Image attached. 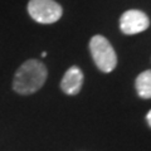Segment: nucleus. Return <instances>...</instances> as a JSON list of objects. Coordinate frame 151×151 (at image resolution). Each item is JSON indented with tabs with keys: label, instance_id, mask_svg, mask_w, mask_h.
Wrapping results in <instances>:
<instances>
[{
	"label": "nucleus",
	"instance_id": "1",
	"mask_svg": "<svg viewBox=\"0 0 151 151\" xmlns=\"http://www.w3.org/2000/svg\"><path fill=\"white\" fill-rule=\"evenodd\" d=\"M48 70L38 59H28L23 63L14 74L13 89L19 94H32L43 87Z\"/></svg>",
	"mask_w": 151,
	"mask_h": 151
},
{
	"label": "nucleus",
	"instance_id": "2",
	"mask_svg": "<svg viewBox=\"0 0 151 151\" xmlns=\"http://www.w3.org/2000/svg\"><path fill=\"white\" fill-rule=\"evenodd\" d=\"M89 52L97 68L110 73L117 65V55L111 43L103 35H93L89 40Z\"/></svg>",
	"mask_w": 151,
	"mask_h": 151
},
{
	"label": "nucleus",
	"instance_id": "3",
	"mask_svg": "<svg viewBox=\"0 0 151 151\" xmlns=\"http://www.w3.org/2000/svg\"><path fill=\"white\" fill-rule=\"evenodd\" d=\"M28 13L37 23L53 24L60 19L63 9L54 0H29Z\"/></svg>",
	"mask_w": 151,
	"mask_h": 151
},
{
	"label": "nucleus",
	"instance_id": "4",
	"mask_svg": "<svg viewBox=\"0 0 151 151\" xmlns=\"http://www.w3.org/2000/svg\"><path fill=\"white\" fill-rule=\"evenodd\" d=\"M150 25L147 15L137 9H130L120 18V29L124 34L134 35L146 30Z\"/></svg>",
	"mask_w": 151,
	"mask_h": 151
},
{
	"label": "nucleus",
	"instance_id": "5",
	"mask_svg": "<svg viewBox=\"0 0 151 151\" xmlns=\"http://www.w3.org/2000/svg\"><path fill=\"white\" fill-rule=\"evenodd\" d=\"M83 79H84L83 72L78 67L73 65V67L67 69V72L64 73L62 81H60V89L65 94H69V96L78 94L82 88Z\"/></svg>",
	"mask_w": 151,
	"mask_h": 151
},
{
	"label": "nucleus",
	"instance_id": "6",
	"mask_svg": "<svg viewBox=\"0 0 151 151\" xmlns=\"http://www.w3.org/2000/svg\"><path fill=\"white\" fill-rule=\"evenodd\" d=\"M135 87L139 96L144 100L151 98V70H145L140 73L135 81Z\"/></svg>",
	"mask_w": 151,
	"mask_h": 151
},
{
	"label": "nucleus",
	"instance_id": "7",
	"mask_svg": "<svg viewBox=\"0 0 151 151\" xmlns=\"http://www.w3.org/2000/svg\"><path fill=\"white\" fill-rule=\"evenodd\" d=\"M146 121H147L149 126L151 127V110L149 111V113H147V115H146Z\"/></svg>",
	"mask_w": 151,
	"mask_h": 151
},
{
	"label": "nucleus",
	"instance_id": "8",
	"mask_svg": "<svg viewBox=\"0 0 151 151\" xmlns=\"http://www.w3.org/2000/svg\"><path fill=\"white\" fill-rule=\"evenodd\" d=\"M42 57H47V52H43V53H42Z\"/></svg>",
	"mask_w": 151,
	"mask_h": 151
}]
</instances>
